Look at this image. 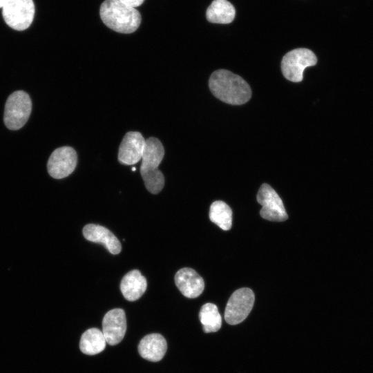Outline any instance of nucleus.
I'll return each instance as SVG.
<instances>
[{
    "label": "nucleus",
    "mask_w": 373,
    "mask_h": 373,
    "mask_svg": "<svg viewBox=\"0 0 373 373\" xmlns=\"http://www.w3.org/2000/svg\"><path fill=\"white\" fill-rule=\"evenodd\" d=\"M5 22L16 30L27 29L32 23L35 15L32 0H9L2 8Z\"/></svg>",
    "instance_id": "423d86ee"
},
{
    "label": "nucleus",
    "mask_w": 373,
    "mask_h": 373,
    "mask_svg": "<svg viewBox=\"0 0 373 373\" xmlns=\"http://www.w3.org/2000/svg\"><path fill=\"white\" fill-rule=\"evenodd\" d=\"M106 339L102 332L97 328H90L81 336L79 349L85 354L95 355L106 347Z\"/></svg>",
    "instance_id": "f3484780"
},
{
    "label": "nucleus",
    "mask_w": 373,
    "mask_h": 373,
    "mask_svg": "<svg viewBox=\"0 0 373 373\" xmlns=\"http://www.w3.org/2000/svg\"><path fill=\"white\" fill-rule=\"evenodd\" d=\"M200 321L205 333L216 332L222 325V318L218 307L213 303H206L200 309Z\"/></svg>",
    "instance_id": "6ab92c4d"
},
{
    "label": "nucleus",
    "mask_w": 373,
    "mask_h": 373,
    "mask_svg": "<svg viewBox=\"0 0 373 373\" xmlns=\"http://www.w3.org/2000/svg\"><path fill=\"white\" fill-rule=\"evenodd\" d=\"M126 331L124 311L116 308L108 311L102 320V333L108 344L115 345L122 341Z\"/></svg>",
    "instance_id": "9d476101"
},
{
    "label": "nucleus",
    "mask_w": 373,
    "mask_h": 373,
    "mask_svg": "<svg viewBox=\"0 0 373 373\" xmlns=\"http://www.w3.org/2000/svg\"><path fill=\"white\" fill-rule=\"evenodd\" d=\"M209 218L221 229L227 231L232 225V211L227 203L217 200L210 207Z\"/></svg>",
    "instance_id": "a211bd4d"
},
{
    "label": "nucleus",
    "mask_w": 373,
    "mask_h": 373,
    "mask_svg": "<svg viewBox=\"0 0 373 373\" xmlns=\"http://www.w3.org/2000/svg\"><path fill=\"white\" fill-rule=\"evenodd\" d=\"M316 56L311 50L305 48H296L283 57L281 70L287 80L299 82L303 79L305 69L316 65Z\"/></svg>",
    "instance_id": "39448f33"
},
{
    "label": "nucleus",
    "mask_w": 373,
    "mask_h": 373,
    "mask_svg": "<svg viewBox=\"0 0 373 373\" xmlns=\"http://www.w3.org/2000/svg\"><path fill=\"white\" fill-rule=\"evenodd\" d=\"M9 0H0V8H2L3 6Z\"/></svg>",
    "instance_id": "412c9836"
},
{
    "label": "nucleus",
    "mask_w": 373,
    "mask_h": 373,
    "mask_svg": "<svg viewBox=\"0 0 373 373\" xmlns=\"http://www.w3.org/2000/svg\"><path fill=\"white\" fill-rule=\"evenodd\" d=\"M257 201L262 205L260 216L267 220L283 222L288 218L283 201L268 184H262L257 193Z\"/></svg>",
    "instance_id": "6e6552de"
},
{
    "label": "nucleus",
    "mask_w": 373,
    "mask_h": 373,
    "mask_svg": "<svg viewBox=\"0 0 373 373\" xmlns=\"http://www.w3.org/2000/svg\"><path fill=\"white\" fill-rule=\"evenodd\" d=\"M77 163V155L70 146H61L55 149L50 155L48 164V172L55 179L68 176L75 170Z\"/></svg>",
    "instance_id": "1a4fd4ad"
},
{
    "label": "nucleus",
    "mask_w": 373,
    "mask_h": 373,
    "mask_svg": "<svg viewBox=\"0 0 373 373\" xmlns=\"http://www.w3.org/2000/svg\"><path fill=\"white\" fill-rule=\"evenodd\" d=\"M167 343L160 334H150L145 336L138 344L140 355L152 362L160 361L166 354Z\"/></svg>",
    "instance_id": "4468645a"
},
{
    "label": "nucleus",
    "mask_w": 373,
    "mask_h": 373,
    "mask_svg": "<svg viewBox=\"0 0 373 373\" xmlns=\"http://www.w3.org/2000/svg\"><path fill=\"white\" fill-rule=\"evenodd\" d=\"M132 171H135V167L132 168Z\"/></svg>",
    "instance_id": "4be33fe9"
},
{
    "label": "nucleus",
    "mask_w": 373,
    "mask_h": 373,
    "mask_svg": "<svg viewBox=\"0 0 373 373\" xmlns=\"http://www.w3.org/2000/svg\"><path fill=\"white\" fill-rule=\"evenodd\" d=\"M99 15L103 23L111 30L124 34L135 32L142 17L139 11L119 0H105L101 5Z\"/></svg>",
    "instance_id": "f03ea898"
},
{
    "label": "nucleus",
    "mask_w": 373,
    "mask_h": 373,
    "mask_svg": "<svg viewBox=\"0 0 373 373\" xmlns=\"http://www.w3.org/2000/svg\"><path fill=\"white\" fill-rule=\"evenodd\" d=\"M175 283L180 292L189 298L198 297L203 291V278L193 269L184 267L177 271Z\"/></svg>",
    "instance_id": "f8f14e48"
},
{
    "label": "nucleus",
    "mask_w": 373,
    "mask_h": 373,
    "mask_svg": "<svg viewBox=\"0 0 373 373\" xmlns=\"http://www.w3.org/2000/svg\"><path fill=\"white\" fill-rule=\"evenodd\" d=\"M32 110L29 95L23 90L12 93L5 105L3 121L10 130H18L28 121Z\"/></svg>",
    "instance_id": "20e7f679"
},
{
    "label": "nucleus",
    "mask_w": 373,
    "mask_h": 373,
    "mask_svg": "<svg viewBox=\"0 0 373 373\" xmlns=\"http://www.w3.org/2000/svg\"><path fill=\"white\" fill-rule=\"evenodd\" d=\"M147 287L146 278L137 269L128 272L122 279L120 289L124 297L129 301L139 299Z\"/></svg>",
    "instance_id": "2eb2a0df"
},
{
    "label": "nucleus",
    "mask_w": 373,
    "mask_h": 373,
    "mask_svg": "<svg viewBox=\"0 0 373 373\" xmlns=\"http://www.w3.org/2000/svg\"><path fill=\"white\" fill-rule=\"evenodd\" d=\"M236 15L233 6L227 0H214L206 11L208 21L214 23H231Z\"/></svg>",
    "instance_id": "dca6fc26"
},
{
    "label": "nucleus",
    "mask_w": 373,
    "mask_h": 373,
    "mask_svg": "<svg viewBox=\"0 0 373 373\" xmlns=\"http://www.w3.org/2000/svg\"><path fill=\"white\" fill-rule=\"evenodd\" d=\"M82 232L87 240L102 244L112 254H117L121 251L120 242L107 228L99 224H88L83 228Z\"/></svg>",
    "instance_id": "ddd939ff"
},
{
    "label": "nucleus",
    "mask_w": 373,
    "mask_h": 373,
    "mask_svg": "<svg viewBox=\"0 0 373 373\" xmlns=\"http://www.w3.org/2000/svg\"><path fill=\"white\" fill-rule=\"evenodd\" d=\"M164 155V149L160 140L154 137L146 140L140 174L146 188L153 194L160 192L164 185V177L158 170Z\"/></svg>",
    "instance_id": "7ed1b4c3"
},
{
    "label": "nucleus",
    "mask_w": 373,
    "mask_h": 373,
    "mask_svg": "<svg viewBox=\"0 0 373 373\" xmlns=\"http://www.w3.org/2000/svg\"><path fill=\"white\" fill-rule=\"evenodd\" d=\"M209 86L216 97L231 105L245 104L251 97L249 84L239 75L224 69L211 74Z\"/></svg>",
    "instance_id": "f257e3e1"
},
{
    "label": "nucleus",
    "mask_w": 373,
    "mask_h": 373,
    "mask_svg": "<svg viewBox=\"0 0 373 373\" xmlns=\"http://www.w3.org/2000/svg\"><path fill=\"white\" fill-rule=\"evenodd\" d=\"M254 300V294L251 289L243 287L235 291L225 308V321L229 325H237L242 322L252 309Z\"/></svg>",
    "instance_id": "0eeeda50"
},
{
    "label": "nucleus",
    "mask_w": 373,
    "mask_h": 373,
    "mask_svg": "<svg viewBox=\"0 0 373 373\" xmlns=\"http://www.w3.org/2000/svg\"><path fill=\"white\" fill-rule=\"evenodd\" d=\"M119 1L133 8H137L140 6L144 1V0H119Z\"/></svg>",
    "instance_id": "aec40b11"
},
{
    "label": "nucleus",
    "mask_w": 373,
    "mask_h": 373,
    "mask_svg": "<svg viewBox=\"0 0 373 373\" xmlns=\"http://www.w3.org/2000/svg\"><path fill=\"white\" fill-rule=\"evenodd\" d=\"M145 142L140 132L126 133L119 147L118 161L126 165L137 163L142 157Z\"/></svg>",
    "instance_id": "9b49d317"
}]
</instances>
